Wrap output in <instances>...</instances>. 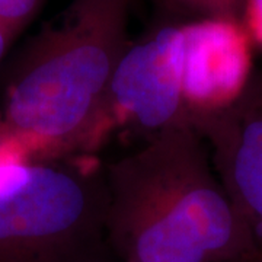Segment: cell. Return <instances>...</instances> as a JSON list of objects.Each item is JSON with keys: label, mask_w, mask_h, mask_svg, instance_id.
Wrapping results in <instances>:
<instances>
[{"label": "cell", "mask_w": 262, "mask_h": 262, "mask_svg": "<svg viewBox=\"0 0 262 262\" xmlns=\"http://www.w3.org/2000/svg\"><path fill=\"white\" fill-rule=\"evenodd\" d=\"M241 24L252 46L262 48V0H246Z\"/></svg>", "instance_id": "cell-10"}, {"label": "cell", "mask_w": 262, "mask_h": 262, "mask_svg": "<svg viewBox=\"0 0 262 262\" xmlns=\"http://www.w3.org/2000/svg\"><path fill=\"white\" fill-rule=\"evenodd\" d=\"M16 41V38L12 37L9 31L3 28L0 25V69L5 64V60L8 57V53H9L10 47L13 46V42Z\"/></svg>", "instance_id": "cell-11"}, {"label": "cell", "mask_w": 262, "mask_h": 262, "mask_svg": "<svg viewBox=\"0 0 262 262\" xmlns=\"http://www.w3.org/2000/svg\"><path fill=\"white\" fill-rule=\"evenodd\" d=\"M211 163L236 211L262 249V67L222 113L194 118Z\"/></svg>", "instance_id": "cell-5"}, {"label": "cell", "mask_w": 262, "mask_h": 262, "mask_svg": "<svg viewBox=\"0 0 262 262\" xmlns=\"http://www.w3.org/2000/svg\"><path fill=\"white\" fill-rule=\"evenodd\" d=\"M34 163L31 150L0 121V192L18 182Z\"/></svg>", "instance_id": "cell-8"}, {"label": "cell", "mask_w": 262, "mask_h": 262, "mask_svg": "<svg viewBox=\"0 0 262 262\" xmlns=\"http://www.w3.org/2000/svg\"><path fill=\"white\" fill-rule=\"evenodd\" d=\"M251 262H262V251L258 253V255H256V256H255V258H253Z\"/></svg>", "instance_id": "cell-12"}, {"label": "cell", "mask_w": 262, "mask_h": 262, "mask_svg": "<svg viewBox=\"0 0 262 262\" xmlns=\"http://www.w3.org/2000/svg\"><path fill=\"white\" fill-rule=\"evenodd\" d=\"M105 234L121 262H251L262 249L191 122L103 165Z\"/></svg>", "instance_id": "cell-1"}, {"label": "cell", "mask_w": 262, "mask_h": 262, "mask_svg": "<svg viewBox=\"0 0 262 262\" xmlns=\"http://www.w3.org/2000/svg\"><path fill=\"white\" fill-rule=\"evenodd\" d=\"M47 0H0V25L18 38L39 15Z\"/></svg>", "instance_id": "cell-9"}, {"label": "cell", "mask_w": 262, "mask_h": 262, "mask_svg": "<svg viewBox=\"0 0 262 262\" xmlns=\"http://www.w3.org/2000/svg\"><path fill=\"white\" fill-rule=\"evenodd\" d=\"M103 165L38 162L0 192V262H113Z\"/></svg>", "instance_id": "cell-3"}, {"label": "cell", "mask_w": 262, "mask_h": 262, "mask_svg": "<svg viewBox=\"0 0 262 262\" xmlns=\"http://www.w3.org/2000/svg\"><path fill=\"white\" fill-rule=\"evenodd\" d=\"M184 24L158 20L130 41L108 86L105 127L128 124L156 134L189 121L182 98Z\"/></svg>", "instance_id": "cell-4"}, {"label": "cell", "mask_w": 262, "mask_h": 262, "mask_svg": "<svg viewBox=\"0 0 262 262\" xmlns=\"http://www.w3.org/2000/svg\"><path fill=\"white\" fill-rule=\"evenodd\" d=\"M158 20L188 24L201 19H242L246 0H151Z\"/></svg>", "instance_id": "cell-7"}, {"label": "cell", "mask_w": 262, "mask_h": 262, "mask_svg": "<svg viewBox=\"0 0 262 262\" xmlns=\"http://www.w3.org/2000/svg\"><path fill=\"white\" fill-rule=\"evenodd\" d=\"M131 0H72L0 69V121L35 162L91 155L108 136L105 105L127 48Z\"/></svg>", "instance_id": "cell-2"}, {"label": "cell", "mask_w": 262, "mask_h": 262, "mask_svg": "<svg viewBox=\"0 0 262 262\" xmlns=\"http://www.w3.org/2000/svg\"><path fill=\"white\" fill-rule=\"evenodd\" d=\"M252 48L239 20L184 24L182 98L189 121L222 113L239 99L255 70Z\"/></svg>", "instance_id": "cell-6"}]
</instances>
